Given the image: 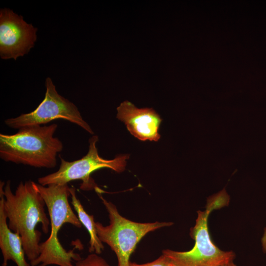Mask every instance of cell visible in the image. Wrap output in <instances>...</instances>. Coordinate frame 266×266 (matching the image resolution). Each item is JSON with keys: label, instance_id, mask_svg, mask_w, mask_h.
<instances>
[{"label": "cell", "instance_id": "5", "mask_svg": "<svg viewBox=\"0 0 266 266\" xmlns=\"http://www.w3.org/2000/svg\"><path fill=\"white\" fill-rule=\"evenodd\" d=\"M108 214L109 225L104 226L96 222L98 235L115 253L117 266H129L130 258L141 238L150 232L170 226L171 222L138 223L121 215L116 206L103 198L101 191L97 192Z\"/></svg>", "mask_w": 266, "mask_h": 266}, {"label": "cell", "instance_id": "6", "mask_svg": "<svg viewBox=\"0 0 266 266\" xmlns=\"http://www.w3.org/2000/svg\"><path fill=\"white\" fill-rule=\"evenodd\" d=\"M98 140L96 135L90 138L88 152L80 159L68 162L60 157L61 164L59 169L38 178V183L44 186L50 184L65 185L72 181L81 180L82 182L80 189L88 191L98 187L90 176L95 171L107 168L117 172L123 171L129 155H120L112 160L104 159L99 155L96 146Z\"/></svg>", "mask_w": 266, "mask_h": 266}, {"label": "cell", "instance_id": "16", "mask_svg": "<svg viewBox=\"0 0 266 266\" xmlns=\"http://www.w3.org/2000/svg\"><path fill=\"white\" fill-rule=\"evenodd\" d=\"M169 266H176L170 262L169 265Z\"/></svg>", "mask_w": 266, "mask_h": 266}, {"label": "cell", "instance_id": "1", "mask_svg": "<svg viewBox=\"0 0 266 266\" xmlns=\"http://www.w3.org/2000/svg\"><path fill=\"white\" fill-rule=\"evenodd\" d=\"M34 182L21 181L14 193L11 181L7 180L3 188V210L8 226L19 233L26 256L30 263L35 260L40 252L41 233L36 230L40 223L42 232L47 234L50 227L49 218L45 211L44 199L34 187Z\"/></svg>", "mask_w": 266, "mask_h": 266}, {"label": "cell", "instance_id": "2", "mask_svg": "<svg viewBox=\"0 0 266 266\" xmlns=\"http://www.w3.org/2000/svg\"><path fill=\"white\" fill-rule=\"evenodd\" d=\"M58 125H36L19 129L13 134H0V158L7 162L37 168H52L63 149L54 136Z\"/></svg>", "mask_w": 266, "mask_h": 266}, {"label": "cell", "instance_id": "3", "mask_svg": "<svg viewBox=\"0 0 266 266\" xmlns=\"http://www.w3.org/2000/svg\"><path fill=\"white\" fill-rule=\"evenodd\" d=\"M45 203L50 221V233L48 238L40 243L38 257L31 263L32 266H73L72 261L81 259L74 250L66 251L58 238V232L64 224L69 223L77 228L82 226L68 202L70 196L67 184H50L42 186L33 183Z\"/></svg>", "mask_w": 266, "mask_h": 266}, {"label": "cell", "instance_id": "8", "mask_svg": "<svg viewBox=\"0 0 266 266\" xmlns=\"http://www.w3.org/2000/svg\"><path fill=\"white\" fill-rule=\"evenodd\" d=\"M37 29L27 23L23 16L5 8L0 10V56L13 59L28 54L34 47Z\"/></svg>", "mask_w": 266, "mask_h": 266}, {"label": "cell", "instance_id": "15", "mask_svg": "<svg viewBox=\"0 0 266 266\" xmlns=\"http://www.w3.org/2000/svg\"><path fill=\"white\" fill-rule=\"evenodd\" d=\"M222 266H236V265L233 263V261H232Z\"/></svg>", "mask_w": 266, "mask_h": 266}, {"label": "cell", "instance_id": "9", "mask_svg": "<svg viewBox=\"0 0 266 266\" xmlns=\"http://www.w3.org/2000/svg\"><path fill=\"white\" fill-rule=\"evenodd\" d=\"M117 111V118L125 123L136 138L141 141H155L160 138L158 130L162 120L153 108H138L126 100L120 104Z\"/></svg>", "mask_w": 266, "mask_h": 266}, {"label": "cell", "instance_id": "12", "mask_svg": "<svg viewBox=\"0 0 266 266\" xmlns=\"http://www.w3.org/2000/svg\"><path fill=\"white\" fill-rule=\"evenodd\" d=\"M73 266H110L98 254L91 253L86 258L76 261Z\"/></svg>", "mask_w": 266, "mask_h": 266}, {"label": "cell", "instance_id": "14", "mask_svg": "<svg viewBox=\"0 0 266 266\" xmlns=\"http://www.w3.org/2000/svg\"><path fill=\"white\" fill-rule=\"evenodd\" d=\"M261 242L263 252L266 253V228L264 229V232L261 239Z\"/></svg>", "mask_w": 266, "mask_h": 266}, {"label": "cell", "instance_id": "10", "mask_svg": "<svg viewBox=\"0 0 266 266\" xmlns=\"http://www.w3.org/2000/svg\"><path fill=\"white\" fill-rule=\"evenodd\" d=\"M5 183H0V249L3 257L1 266H7L9 260L17 266H31L26 260L21 237L19 233L11 231L7 223L3 210V188Z\"/></svg>", "mask_w": 266, "mask_h": 266}, {"label": "cell", "instance_id": "11", "mask_svg": "<svg viewBox=\"0 0 266 266\" xmlns=\"http://www.w3.org/2000/svg\"><path fill=\"white\" fill-rule=\"evenodd\" d=\"M69 193L71 203L76 212L77 217L90 235L89 252L99 255L103 250L104 246L98 235L94 216L88 214L84 210L80 201L77 197L74 187H69Z\"/></svg>", "mask_w": 266, "mask_h": 266}, {"label": "cell", "instance_id": "7", "mask_svg": "<svg viewBox=\"0 0 266 266\" xmlns=\"http://www.w3.org/2000/svg\"><path fill=\"white\" fill-rule=\"evenodd\" d=\"M46 92L43 100L33 111L6 119L5 124L14 129L46 124L54 120L63 119L75 124L90 134L93 131L83 119L77 106L60 95L51 79L45 80Z\"/></svg>", "mask_w": 266, "mask_h": 266}, {"label": "cell", "instance_id": "13", "mask_svg": "<svg viewBox=\"0 0 266 266\" xmlns=\"http://www.w3.org/2000/svg\"><path fill=\"white\" fill-rule=\"evenodd\" d=\"M170 263V261L169 259L162 254L154 261L145 264H138L130 262L129 266H169Z\"/></svg>", "mask_w": 266, "mask_h": 266}, {"label": "cell", "instance_id": "4", "mask_svg": "<svg viewBox=\"0 0 266 266\" xmlns=\"http://www.w3.org/2000/svg\"><path fill=\"white\" fill-rule=\"evenodd\" d=\"M229 200L225 188L209 197L206 209L197 212L195 225L190 230V235L195 240L194 247L183 252L166 249L163 254L176 266H222L233 261L235 254L233 251H223L213 242L208 225L211 212L228 204Z\"/></svg>", "mask_w": 266, "mask_h": 266}]
</instances>
